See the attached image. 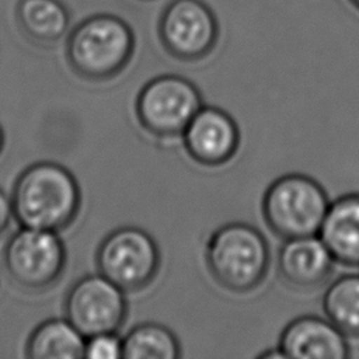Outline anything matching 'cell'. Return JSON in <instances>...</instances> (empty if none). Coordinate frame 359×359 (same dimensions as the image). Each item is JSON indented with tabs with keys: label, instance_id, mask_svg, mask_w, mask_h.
I'll use <instances>...</instances> for the list:
<instances>
[{
	"label": "cell",
	"instance_id": "obj_11",
	"mask_svg": "<svg viewBox=\"0 0 359 359\" xmlns=\"http://www.w3.org/2000/svg\"><path fill=\"white\" fill-rule=\"evenodd\" d=\"M279 349L285 359H346L351 355L346 335L327 317H296L280 332Z\"/></svg>",
	"mask_w": 359,
	"mask_h": 359
},
{
	"label": "cell",
	"instance_id": "obj_7",
	"mask_svg": "<svg viewBox=\"0 0 359 359\" xmlns=\"http://www.w3.org/2000/svg\"><path fill=\"white\" fill-rule=\"evenodd\" d=\"M3 264L17 286L41 292L53 286L63 275L67 251L57 231L22 227L7 240Z\"/></svg>",
	"mask_w": 359,
	"mask_h": 359
},
{
	"label": "cell",
	"instance_id": "obj_17",
	"mask_svg": "<svg viewBox=\"0 0 359 359\" xmlns=\"http://www.w3.org/2000/svg\"><path fill=\"white\" fill-rule=\"evenodd\" d=\"M325 317L346 337L359 338V273L337 278L323 294Z\"/></svg>",
	"mask_w": 359,
	"mask_h": 359
},
{
	"label": "cell",
	"instance_id": "obj_10",
	"mask_svg": "<svg viewBox=\"0 0 359 359\" xmlns=\"http://www.w3.org/2000/svg\"><path fill=\"white\" fill-rule=\"evenodd\" d=\"M181 136L187 154L206 167H219L230 161L241 140L231 115L210 105L201 107Z\"/></svg>",
	"mask_w": 359,
	"mask_h": 359
},
{
	"label": "cell",
	"instance_id": "obj_19",
	"mask_svg": "<svg viewBox=\"0 0 359 359\" xmlns=\"http://www.w3.org/2000/svg\"><path fill=\"white\" fill-rule=\"evenodd\" d=\"M14 217L11 198L0 188V236L8 229L11 219Z\"/></svg>",
	"mask_w": 359,
	"mask_h": 359
},
{
	"label": "cell",
	"instance_id": "obj_16",
	"mask_svg": "<svg viewBox=\"0 0 359 359\" xmlns=\"http://www.w3.org/2000/svg\"><path fill=\"white\" fill-rule=\"evenodd\" d=\"M123 359H178L181 345L177 335L163 324L140 323L122 338Z\"/></svg>",
	"mask_w": 359,
	"mask_h": 359
},
{
	"label": "cell",
	"instance_id": "obj_1",
	"mask_svg": "<svg viewBox=\"0 0 359 359\" xmlns=\"http://www.w3.org/2000/svg\"><path fill=\"white\" fill-rule=\"evenodd\" d=\"M11 205L14 217L22 227L59 231L77 217L81 191L76 177L65 165L38 161L17 177Z\"/></svg>",
	"mask_w": 359,
	"mask_h": 359
},
{
	"label": "cell",
	"instance_id": "obj_20",
	"mask_svg": "<svg viewBox=\"0 0 359 359\" xmlns=\"http://www.w3.org/2000/svg\"><path fill=\"white\" fill-rule=\"evenodd\" d=\"M258 358L268 359V358H285V356H283L282 351L279 349V346H276V348H268L266 351L261 352V353L258 355Z\"/></svg>",
	"mask_w": 359,
	"mask_h": 359
},
{
	"label": "cell",
	"instance_id": "obj_13",
	"mask_svg": "<svg viewBox=\"0 0 359 359\" xmlns=\"http://www.w3.org/2000/svg\"><path fill=\"white\" fill-rule=\"evenodd\" d=\"M335 262L359 266V194L334 199L318 231Z\"/></svg>",
	"mask_w": 359,
	"mask_h": 359
},
{
	"label": "cell",
	"instance_id": "obj_14",
	"mask_svg": "<svg viewBox=\"0 0 359 359\" xmlns=\"http://www.w3.org/2000/svg\"><path fill=\"white\" fill-rule=\"evenodd\" d=\"M15 20L20 31L36 45H53L70 27V13L62 0H18Z\"/></svg>",
	"mask_w": 359,
	"mask_h": 359
},
{
	"label": "cell",
	"instance_id": "obj_18",
	"mask_svg": "<svg viewBox=\"0 0 359 359\" xmlns=\"http://www.w3.org/2000/svg\"><path fill=\"white\" fill-rule=\"evenodd\" d=\"M86 359H122V339L116 332H104L86 338Z\"/></svg>",
	"mask_w": 359,
	"mask_h": 359
},
{
	"label": "cell",
	"instance_id": "obj_22",
	"mask_svg": "<svg viewBox=\"0 0 359 359\" xmlns=\"http://www.w3.org/2000/svg\"><path fill=\"white\" fill-rule=\"evenodd\" d=\"M348 1H349V3H351V4H352V6L359 11V0H348Z\"/></svg>",
	"mask_w": 359,
	"mask_h": 359
},
{
	"label": "cell",
	"instance_id": "obj_15",
	"mask_svg": "<svg viewBox=\"0 0 359 359\" xmlns=\"http://www.w3.org/2000/svg\"><path fill=\"white\" fill-rule=\"evenodd\" d=\"M86 337L65 317L38 324L25 342L28 359H80L84 358Z\"/></svg>",
	"mask_w": 359,
	"mask_h": 359
},
{
	"label": "cell",
	"instance_id": "obj_9",
	"mask_svg": "<svg viewBox=\"0 0 359 359\" xmlns=\"http://www.w3.org/2000/svg\"><path fill=\"white\" fill-rule=\"evenodd\" d=\"M126 314L125 292L100 272L79 278L65 297V317L86 338L116 332Z\"/></svg>",
	"mask_w": 359,
	"mask_h": 359
},
{
	"label": "cell",
	"instance_id": "obj_21",
	"mask_svg": "<svg viewBox=\"0 0 359 359\" xmlns=\"http://www.w3.org/2000/svg\"><path fill=\"white\" fill-rule=\"evenodd\" d=\"M3 147H4V132H3V129L0 126V153L3 151Z\"/></svg>",
	"mask_w": 359,
	"mask_h": 359
},
{
	"label": "cell",
	"instance_id": "obj_8",
	"mask_svg": "<svg viewBox=\"0 0 359 359\" xmlns=\"http://www.w3.org/2000/svg\"><path fill=\"white\" fill-rule=\"evenodd\" d=\"M157 34L170 56L181 62H198L216 48L219 22L203 0H171L160 14Z\"/></svg>",
	"mask_w": 359,
	"mask_h": 359
},
{
	"label": "cell",
	"instance_id": "obj_4",
	"mask_svg": "<svg viewBox=\"0 0 359 359\" xmlns=\"http://www.w3.org/2000/svg\"><path fill=\"white\" fill-rule=\"evenodd\" d=\"M330 203L318 181L290 172L271 182L264 192L261 209L268 229L287 240L318 234Z\"/></svg>",
	"mask_w": 359,
	"mask_h": 359
},
{
	"label": "cell",
	"instance_id": "obj_5",
	"mask_svg": "<svg viewBox=\"0 0 359 359\" xmlns=\"http://www.w3.org/2000/svg\"><path fill=\"white\" fill-rule=\"evenodd\" d=\"M95 265L125 293L139 292L153 283L161 266L156 240L136 226H121L108 233L95 252Z\"/></svg>",
	"mask_w": 359,
	"mask_h": 359
},
{
	"label": "cell",
	"instance_id": "obj_6",
	"mask_svg": "<svg viewBox=\"0 0 359 359\" xmlns=\"http://www.w3.org/2000/svg\"><path fill=\"white\" fill-rule=\"evenodd\" d=\"M201 107L199 88L178 74H161L149 80L135 101L140 126L158 139L181 136Z\"/></svg>",
	"mask_w": 359,
	"mask_h": 359
},
{
	"label": "cell",
	"instance_id": "obj_12",
	"mask_svg": "<svg viewBox=\"0 0 359 359\" xmlns=\"http://www.w3.org/2000/svg\"><path fill=\"white\" fill-rule=\"evenodd\" d=\"M334 262V257L318 234L285 240L276 258L280 279L300 290L323 286L332 273Z\"/></svg>",
	"mask_w": 359,
	"mask_h": 359
},
{
	"label": "cell",
	"instance_id": "obj_3",
	"mask_svg": "<svg viewBox=\"0 0 359 359\" xmlns=\"http://www.w3.org/2000/svg\"><path fill=\"white\" fill-rule=\"evenodd\" d=\"M205 264L219 286L233 293H248L264 282L271 251L265 236L255 226L231 222L210 234Z\"/></svg>",
	"mask_w": 359,
	"mask_h": 359
},
{
	"label": "cell",
	"instance_id": "obj_2",
	"mask_svg": "<svg viewBox=\"0 0 359 359\" xmlns=\"http://www.w3.org/2000/svg\"><path fill=\"white\" fill-rule=\"evenodd\" d=\"M130 25L111 13H97L69 32L65 56L74 74L87 81H107L122 73L135 52Z\"/></svg>",
	"mask_w": 359,
	"mask_h": 359
}]
</instances>
